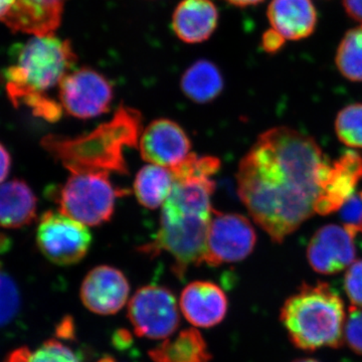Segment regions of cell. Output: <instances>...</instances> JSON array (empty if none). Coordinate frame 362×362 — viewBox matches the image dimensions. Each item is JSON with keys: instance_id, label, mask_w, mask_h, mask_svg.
Wrapping results in <instances>:
<instances>
[{"instance_id": "1", "label": "cell", "mask_w": 362, "mask_h": 362, "mask_svg": "<svg viewBox=\"0 0 362 362\" xmlns=\"http://www.w3.org/2000/svg\"><path fill=\"white\" fill-rule=\"evenodd\" d=\"M330 168L310 136L272 128L240 160L238 194L255 223L281 244L315 213Z\"/></svg>"}, {"instance_id": "2", "label": "cell", "mask_w": 362, "mask_h": 362, "mask_svg": "<svg viewBox=\"0 0 362 362\" xmlns=\"http://www.w3.org/2000/svg\"><path fill=\"white\" fill-rule=\"evenodd\" d=\"M142 133V116L128 106L119 107L113 118L78 137L49 134L42 138V148L68 169L77 173L128 175L126 149L134 148Z\"/></svg>"}, {"instance_id": "3", "label": "cell", "mask_w": 362, "mask_h": 362, "mask_svg": "<svg viewBox=\"0 0 362 362\" xmlns=\"http://www.w3.org/2000/svg\"><path fill=\"white\" fill-rule=\"evenodd\" d=\"M346 316L341 297L322 282L302 285L280 312L290 341L304 351L341 347Z\"/></svg>"}, {"instance_id": "4", "label": "cell", "mask_w": 362, "mask_h": 362, "mask_svg": "<svg viewBox=\"0 0 362 362\" xmlns=\"http://www.w3.org/2000/svg\"><path fill=\"white\" fill-rule=\"evenodd\" d=\"M11 56L13 64L2 71L1 80L16 108L28 98L47 95L77 63L70 40L59 39L54 33L33 35L25 44L14 45Z\"/></svg>"}, {"instance_id": "5", "label": "cell", "mask_w": 362, "mask_h": 362, "mask_svg": "<svg viewBox=\"0 0 362 362\" xmlns=\"http://www.w3.org/2000/svg\"><path fill=\"white\" fill-rule=\"evenodd\" d=\"M211 216L161 211L160 228L156 237L138 250L152 258L166 252L173 259V273L183 277L189 267L204 263Z\"/></svg>"}, {"instance_id": "6", "label": "cell", "mask_w": 362, "mask_h": 362, "mask_svg": "<svg viewBox=\"0 0 362 362\" xmlns=\"http://www.w3.org/2000/svg\"><path fill=\"white\" fill-rule=\"evenodd\" d=\"M106 173L71 175L58 190L49 192L59 211L86 226L108 223L118 197L126 194L111 182Z\"/></svg>"}, {"instance_id": "7", "label": "cell", "mask_w": 362, "mask_h": 362, "mask_svg": "<svg viewBox=\"0 0 362 362\" xmlns=\"http://www.w3.org/2000/svg\"><path fill=\"white\" fill-rule=\"evenodd\" d=\"M37 245L40 252L59 266L78 264L87 256L92 235L88 226L61 211H45L37 228Z\"/></svg>"}, {"instance_id": "8", "label": "cell", "mask_w": 362, "mask_h": 362, "mask_svg": "<svg viewBox=\"0 0 362 362\" xmlns=\"http://www.w3.org/2000/svg\"><path fill=\"white\" fill-rule=\"evenodd\" d=\"M128 318L136 335L149 339H168L180 324L175 295L156 285L144 286L133 295L128 304Z\"/></svg>"}, {"instance_id": "9", "label": "cell", "mask_w": 362, "mask_h": 362, "mask_svg": "<svg viewBox=\"0 0 362 362\" xmlns=\"http://www.w3.org/2000/svg\"><path fill=\"white\" fill-rule=\"evenodd\" d=\"M59 86V101L69 115L92 119L111 108L114 89L110 81L93 69H78L69 73Z\"/></svg>"}, {"instance_id": "10", "label": "cell", "mask_w": 362, "mask_h": 362, "mask_svg": "<svg viewBox=\"0 0 362 362\" xmlns=\"http://www.w3.org/2000/svg\"><path fill=\"white\" fill-rule=\"evenodd\" d=\"M257 243L256 230L242 214L214 211L206 238L204 263L218 267L249 257Z\"/></svg>"}, {"instance_id": "11", "label": "cell", "mask_w": 362, "mask_h": 362, "mask_svg": "<svg viewBox=\"0 0 362 362\" xmlns=\"http://www.w3.org/2000/svg\"><path fill=\"white\" fill-rule=\"evenodd\" d=\"M346 226L327 225L319 228L307 247L309 265L316 273L334 275L356 261L354 238Z\"/></svg>"}, {"instance_id": "12", "label": "cell", "mask_w": 362, "mask_h": 362, "mask_svg": "<svg viewBox=\"0 0 362 362\" xmlns=\"http://www.w3.org/2000/svg\"><path fill=\"white\" fill-rule=\"evenodd\" d=\"M139 150L145 161L173 168L189 156L192 142L180 124L170 119H157L140 136Z\"/></svg>"}, {"instance_id": "13", "label": "cell", "mask_w": 362, "mask_h": 362, "mask_svg": "<svg viewBox=\"0 0 362 362\" xmlns=\"http://www.w3.org/2000/svg\"><path fill=\"white\" fill-rule=\"evenodd\" d=\"M130 285L125 275L114 267L92 269L81 286V300L88 310L99 315H114L129 297Z\"/></svg>"}, {"instance_id": "14", "label": "cell", "mask_w": 362, "mask_h": 362, "mask_svg": "<svg viewBox=\"0 0 362 362\" xmlns=\"http://www.w3.org/2000/svg\"><path fill=\"white\" fill-rule=\"evenodd\" d=\"M361 180L362 156L357 152H345L331 163L329 173L317 199L315 213L326 216L341 209L354 195Z\"/></svg>"}, {"instance_id": "15", "label": "cell", "mask_w": 362, "mask_h": 362, "mask_svg": "<svg viewBox=\"0 0 362 362\" xmlns=\"http://www.w3.org/2000/svg\"><path fill=\"white\" fill-rule=\"evenodd\" d=\"M228 308L226 293L213 282L195 281L181 293V312L188 322L197 327L218 325L225 319Z\"/></svg>"}, {"instance_id": "16", "label": "cell", "mask_w": 362, "mask_h": 362, "mask_svg": "<svg viewBox=\"0 0 362 362\" xmlns=\"http://www.w3.org/2000/svg\"><path fill=\"white\" fill-rule=\"evenodd\" d=\"M68 0H16L2 23L13 32L52 35L62 23Z\"/></svg>"}, {"instance_id": "17", "label": "cell", "mask_w": 362, "mask_h": 362, "mask_svg": "<svg viewBox=\"0 0 362 362\" xmlns=\"http://www.w3.org/2000/svg\"><path fill=\"white\" fill-rule=\"evenodd\" d=\"M218 11L211 0H182L173 16L176 37L187 44H199L213 35L218 25Z\"/></svg>"}, {"instance_id": "18", "label": "cell", "mask_w": 362, "mask_h": 362, "mask_svg": "<svg viewBox=\"0 0 362 362\" xmlns=\"http://www.w3.org/2000/svg\"><path fill=\"white\" fill-rule=\"evenodd\" d=\"M267 16L271 28L289 40L310 37L318 23L311 0H272Z\"/></svg>"}, {"instance_id": "19", "label": "cell", "mask_w": 362, "mask_h": 362, "mask_svg": "<svg viewBox=\"0 0 362 362\" xmlns=\"http://www.w3.org/2000/svg\"><path fill=\"white\" fill-rule=\"evenodd\" d=\"M37 199L25 181L13 180L0 185V226L21 228L37 218Z\"/></svg>"}, {"instance_id": "20", "label": "cell", "mask_w": 362, "mask_h": 362, "mask_svg": "<svg viewBox=\"0 0 362 362\" xmlns=\"http://www.w3.org/2000/svg\"><path fill=\"white\" fill-rule=\"evenodd\" d=\"M153 362H209L211 354L202 333L194 328L180 331L149 351Z\"/></svg>"}, {"instance_id": "21", "label": "cell", "mask_w": 362, "mask_h": 362, "mask_svg": "<svg viewBox=\"0 0 362 362\" xmlns=\"http://www.w3.org/2000/svg\"><path fill=\"white\" fill-rule=\"evenodd\" d=\"M223 87L220 69L207 59H199L188 66L180 80L183 94L197 104L211 103L220 96Z\"/></svg>"}, {"instance_id": "22", "label": "cell", "mask_w": 362, "mask_h": 362, "mask_svg": "<svg viewBox=\"0 0 362 362\" xmlns=\"http://www.w3.org/2000/svg\"><path fill=\"white\" fill-rule=\"evenodd\" d=\"M175 185L173 171L162 166L148 164L136 175L134 194L138 202L148 209L163 206Z\"/></svg>"}, {"instance_id": "23", "label": "cell", "mask_w": 362, "mask_h": 362, "mask_svg": "<svg viewBox=\"0 0 362 362\" xmlns=\"http://www.w3.org/2000/svg\"><path fill=\"white\" fill-rule=\"evenodd\" d=\"M335 63L343 77L362 82V25L345 33L338 45Z\"/></svg>"}, {"instance_id": "24", "label": "cell", "mask_w": 362, "mask_h": 362, "mask_svg": "<svg viewBox=\"0 0 362 362\" xmlns=\"http://www.w3.org/2000/svg\"><path fill=\"white\" fill-rule=\"evenodd\" d=\"M4 362H81L77 354L61 341L49 339L40 347L30 349L23 346L14 349Z\"/></svg>"}, {"instance_id": "25", "label": "cell", "mask_w": 362, "mask_h": 362, "mask_svg": "<svg viewBox=\"0 0 362 362\" xmlns=\"http://www.w3.org/2000/svg\"><path fill=\"white\" fill-rule=\"evenodd\" d=\"M338 139L354 148H362V104H352L338 113L335 121Z\"/></svg>"}, {"instance_id": "26", "label": "cell", "mask_w": 362, "mask_h": 362, "mask_svg": "<svg viewBox=\"0 0 362 362\" xmlns=\"http://www.w3.org/2000/svg\"><path fill=\"white\" fill-rule=\"evenodd\" d=\"M21 308V295L13 279L0 265V327L16 318Z\"/></svg>"}, {"instance_id": "27", "label": "cell", "mask_w": 362, "mask_h": 362, "mask_svg": "<svg viewBox=\"0 0 362 362\" xmlns=\"http://www.w3.org/2000/svg\"><path fill=\"white\" fill-rule=\"evenodd\" d=\"M344 342L352 351L362 356V308L349 307L345 322Z\"/></svg>"}, {"instance_id": "28", "label": "cell", "mask_w": 362, "mask_h": 362, "mask_svg": "<svg viewBox=\"0 0 362 362\" xmlns=\"http://www.w3.org/2000/svg\"><path fill=\"white\" fill-rule=\"evenodd\" d=\"M340 209V218L344 226L354 235L362 233V192L354 194Z\"/></svg>"}, {"instance_id": "29", "label": "cell", "mask_w": 362, "mask_h": 362, "mask_svg": "<svg viewBox=\"0 0 362 362\" xmlns=\"http://www.w3.org/2000/svg\"><path fill=\"white\" fill-rule=\"evenodd\" d=\"M344 289L350 306L362 308V259L354 262L347 269L344 277Z\"/></svg>"}, {"instance_id": "30", "label": "cell", "mask_w": 362, "mask_h": 362, "mask_svg": "<svg viewBox=\"0 0 362 362\" xmlns=\"http://www.w3.org/2000/svg\"><path fill=\"white\" fill-rule=\"evenodd\" d=\"M286 40L281 33L271 28L262 35V49L269 54H278L284 47Z\"/></svg>"}, {"instance_id": "31", "label": "cell", "mask_w": 362, "mask_h": 362, "mask_svg": "<svg viewBox=\"0 0 362 362\" xmlns=\"http://www.w3.org/2000/svg\"><path fill=\"white\" fill-rule=\"evenodd\" d=\"M342 4L350 18L362 23V0H342Z\"/></svg>"}, {"instance_id": "32", "label": "cell", "mask_w": 362, "mask_h": 362, "mask_svg": "<svg viewBox=\"0 0 362 362\" xmlns=\"http://www.w3.org/2000/svg\"><path fill=\"white\" fill-rule=\"evenodd\" d=\"M11 156L6 147L0 143V183L4 182L11 173Z\"/></svg>"}, {"instance_id": "33", "label": "cell", "mask_w": 362, "mask_h": 362, "mask_svg": "<svg viewBox=\"0 0 362 362\" xmlns=\"http://www.w3.org/2000/svg\"><path fill=\"white\" fill-rule=\"evenodd\" d=\"M228 4L237 7H247L258 6L262 4L264 0H226Z\"/></svg>"}, {"instance_id": "34", "label": "cell", "mask_w": 362, "mask_h": 362, "mask_svg": "<svg viewBox=\"0 0 362 362\" xmlns=\"http://www.w3.org/2000/svg\"><path fill=\"white\" fill-rule=\"evenodd\" d=\"M16 0H0V21L4 20L13 8Z\"/></svg>"}, {"instance_id": "35", "label": "cell", "mask_w": 362, "mask_h": 362, "mask_svg": "<svg viewBox=\"0 0 362 362\" xmlns=\"http://www.w3.org/2000/svg\"><path fill=\"white\" fill-rule=\"evenodd\" d=\"M293 362H319V361H316V359H314V358H299V359H296V361H294Z\"/></svg>"}]
</instances>
